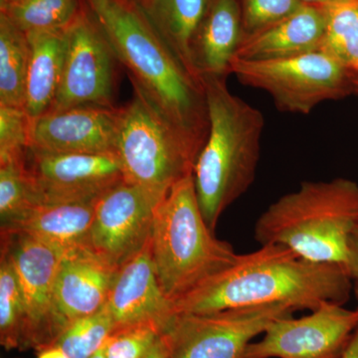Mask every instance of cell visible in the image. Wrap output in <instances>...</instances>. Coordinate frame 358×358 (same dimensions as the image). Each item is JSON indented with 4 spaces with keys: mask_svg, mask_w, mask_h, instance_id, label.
Wrapping results in <instances>:
<instances>
[{
    "mask_svg": "<svg viewBox=\"0 0 358 358\" xmlns=\"http://www.w3.org/2000/svg\"><path fill=\"white\" fill-rule=\"evenodd\" d=\"M301 1L303 2V4H307V6L324 8V7L331 6V4L334 3V2L338 1V0H301Z\"/></svg>",
    "mask_w": 358,
    "mask_h": 358,
    "instance_id": "obj_35",
    "label": "cell"
},
{
    "mask_svg": "<svg viewBox=\"0 0 358 358\" xmlns=\"http://www.w3.org/2000/svg\"><path fill=\"white\" fill-rule=\"evenodd\" d=\"M98 199L40 204L1 231L22 233L62 253L76 247L88 246Z\"/></svg>",
    "mask_w": 358,
    "mask_h": 358,
    "instance_id": "obj_18",
    "label": "cell"
},
{
    "mask_svg": "<svg viewBox=\"0 0 358 358\" xmlns=\"http://www.w3.org/2000/svg\"><path fill=\"white\" fill-rule=\"evenodd\" d=\"M350 273L334 264L306 260L281 245L238 256L234 264L174 301L176 313L285 305L313 310L350 298Z\"/></svg>",
    "mask_w": 358,
    "mask_h": 358,
    "instance_id": "obj_1",
    "label": "cell"
},
{
    "mask_svg": "<svg viewBox=\"0 0 358 358\" xmlns=\"http://www.w3.org/2000/svg\"><path fill=\"white\" fill-rule=\"evenodd\" d=\"M143 358H171L169 348H167L166 341H164L162 336H160L157 343H155L154 346L150 348V352Z\"/></svg>",
    "mask_w": 358,
    "mask_h": 358,
    "instance_id": "obj_31",
    "label": "cell"
},
{
    "mask_svg": "<svg viewBox=\"0 0 358 358\" xmlns=\"http://www.w3.org/2000/svg\"><path fill=\"white\" fill-rule=\"evenodd\" d=\"M341 358H358V326Z\"/></svg>",
    "mask_w": 358,
    "mask_h": 358,
    "instance_id": "obj_33",
    "label": "cell"
},
{
    "mask_svg": "<svg viewBox=\"0 0 358 358\" xmlns=\"http://www.w3.org/2000/svg\"><path fill=\"white\" fill-rule=\"evenodd\" d=\"M17 273L25 307L23 348L37 352L53 345L65 326L54 301V284L62 252L22 234L2 232Z\"/></svg>",
    "mask_w": 358,
    "mask_h": 358,
    "instance_id": "obj_10",
    "label": "cell"
},
{
    "mask_svg": "<svg viewBox=\"0 0 358 358\" xmlns=\"http://www.w3.org/2000/svg\"><path fill=\"white\" fill-rule=\"evenodd\" d=\"M230 74L266 92L278 109L292 114L308 115L322 103L355 92L352 73L322 51L275 60L234 58Z\"/></svg>",
    "mask_w": 358,
    "mask_h": 358,
    "instance_id": "obj_7",
    "label": "cell"
},
{
    "mask_svg": "<svg viewBox=\"0 0 358 358\" xmlns=\"http://www.w3.org/2000/svg\"><path fill=\"white\" fill-rule=\"evenodd\" d=\"M164 196L126 180L113 186L96 201L88 247L119 268L148 243Z\"/></svg>",
    "mask_w": 358,
    "mask_h": 358,
    "instance_id": "obj_11",
    "label": "cell"
},
{
    "mask_svg": "<svg viewBox=\"0 0 358 358\" xmlns=\"http://www.w3.org/2000/svg\"><path fill=\"white\" fill-rule=\"evenodd\" d=\"M37 358H68L67 355L57 345L47 346L39 350Z\"/></svg>",
    "mask_w": 358,
    "mask_h": 358,
    "instance_id": "obj_34",
    "label": "cell"
},
{
    "mask_svg": "<svg viewBox=\"0 0 358 358\" xmlns=\"http://www.w3.org/2000/svg\"><path fill=\"white\" fill-rule=\"evenodd\" d=\"M326 28L324 8L303 4L274 24L243 34L234 58L263 61L320 51Z\"/></svg>",
    "mask_w": 358,
    "mask_h": 358,
    "instance_id": "obj_17",
    "label": "cell"
},
{
    "mask_svg": "<svg viewBox=\"0 0 358 358\" xmlns=\"http://www.w3.org/2000/svg\"><path fill=\"white\" fill-rule=\"evenodd\" d=\"M26 160L27 157L0 162L1 229L17 222L40 205Z\"/></svg>",
    "mask_w": 358,
    "mask_h": 358,
    "instance_id": "obj_26",
    "label": "cell"
},
{
    "mask_svg": "<svg viewBox=\"0 0 358 358\" xmlns=\"http://www.w3.org/2000/svg\"><path fill=\"white\" fill-rule=\"evenodd\" d=\"M29 60L27 35L0 13V106L24 108Z\"/></svg>",
    "mask_w": 358,
    "mask_h": 358,
    "instance_id": "obj_22",
    "label": "cell"
},
{
    "mask_svg": "<svg viewBox=\"0 0 358 358\" xmlns=\"http://www.w3.org/2000/svg\"><path fill=\"white\" fill-rule=\"evenodd\" d=\"M326 28L320 50L355 75L358 71V0H338L324 7Z\"/></svg>",
    "mask_w": 358,
    "mask_h": 358,
    "instance_id": "obj_24",
    "label": "cell"
},
{
    "mask_svg": "<svg viewBox=\"0 0 358 358\" xmlns=\"http://www.w3.org/2000/svg\"><path fill=\"white\" fill-rule=\"evenodd\" d=\"M243 34H252L284 20L303 6L301 0H239Z\"/></svg>",
    "mask_w": 358,
    "mask_h": 358,
    "instance_id": "obj_30",
    "label": "cell"
},
{
    "mask_svg": "<svg viewBox=\"0 0 358 358\" xmlns=\"http://www.w3.org/2000/svg\"><path fill=\"white\" fill-rule=\"evenodd\" d=\"M150 241L160 286L173 303L230 267L239 256L229 243L215 237L205 221L192 173L160 201Z\"/></svg>",
    "mask_w": 358,
    "mask_h": 358,
    "instance_id": "obj_5",
    "label": "cell"
},
{
    "mask_svg": "<svg viewBox=\"0 0 358 358\" xmlns=\"http://www.w3.org/2000/svg\"><path fill=\"white\" fill-rule=\"evenodd\" d=\"M209 133L192 176L200 209L212 230L223 212L253 185L265 119L234 95L226 78L204 77Z\"/></svg>",
    "mask_w": 358,
    "mask_h": 358,
    "instance_id": "obj_3",
    "label": "cell"
},
{
    "mask_svg": "<svg viewBox=\"0 0 358 358\" xmlns=\"http://www.w3.org/2000/svg\"><path fill=\"white\" fill-rule=\"evenodd\" d=\"M353 81H355V92L358 93V71L357 72V74L355 75V79H353Z\"/></svg>",
    "mask_w": 358,
    "mask_h": 358,
    "instance_id": "obj_37",
    "label": "cell"
},
{
    "mask_svg": "<svg viewBox=\"0 0 358 358\" xmlns=\"http://www.w3.org/2000/svg\"><path fill=\"white\" fill-rule=\"evenodd\" d=\"M115 60L109 42L85 7L67 29L62 79L50 110L82 106L114 107Z\"/></svg>",
    "mask_w": 358,
    "mask_h": 358,
    "instance_id": "obj_12",
    "label": "cell"
},
{
    "mask_svg": "<svg viewBox=\"0 0 358 358\" xmlns=\"http://www.w3.org/2000/svg\"><path fill=\"white\" fill-rule=\"evenodd\" d=\"M255 237L261 245H281L306 260L350 273L358 240L357 183L345 178L301 183L263 212Z\"/></svg>",
    "mask_w": 358,
    "mask_h": 358,
    "instance_id": "obj_4",
    "label": "cell"
},
{
    "mask_svg": "<svg viewBox=\"0 0 358 358\" xmlns=\"http://www.w3.org/2000/svg\"><path fill=\"white\" fill-rule=\"evenodd\" d=\"M122 108L82 106L49 110L32 122L31 150L51 154L117 155Z\"/></svg>",
    "mask_w": 358,
    "mask_h": 358,
    "instance_id": "obj_14",
    "label": "cell"
},
{
    "mask_svg": "<svg viewBox=\"0 0 358 358\" xmlns=\"http://www.w3.org/2000/svg\"><path fill=\"white\" fill-rule=\"evenodd\" d=\"M350 277L352 280V287L355 288V294L358 300V240L355 244V252H353V258L352 266L350 270Z\"/></svg>",
    "mask_w": 358,
    "mask_h": 358,
    "instance_id": "obj_32",
    "label": "cell"
},
{
    "mask_svg": "<svg viewBox=\"0 0 358 358\" xmlns=\"http://www.w3.org/2000/svg\"><path fill=\"white\" fill-rule=\"evenodd\" d=\"M115 324L107 307L71 322L59 336L57 345L68 358H91L102 350Z\"/></svg>",
    "mask_w": 358,
    "mask_h": 358,
    "instance_id": "obj_27",
    "label": "cell"
},
{
    "mask_svg": "<svg viewBox=\"0 0 358 358\" xmlns=\"http://www.w3.org/2000/svg\"><path fill=\"white\" fill-rule=\"evenodd\" d=\"M20 1L22 0H0V9L6 8V7L13 6Z\"/></svg>",
    "mask_w": 358,
    "mask_h": 358,
    "instance_id": "obj_36",
    "label": "cell"
},
{
    "mask_svg": "<svg viewBox=\"0 0 358 358\" xmlns=\"http://www.w3.org/2000/svg\"><path fill=\"white\" fill-rule=\"evenodd\" d=\"M243 36L239 0H210L195 39L193 56L200 77L226 78Z\"/></svg>",
    "mask_w": 358,
    "mask_h": 358,
    "instance_id": "obj_19",
    "label": "cell"
},
{
    "mask_svg": "<svg viewBox=\"0 0 358 358\" xmlns=\"http://www.w3.org/2000/svg\"><path fill=\"white\" fill-rule=\"evenodd\" d=\"M25 307L17 273L8 247L0 256V343L6 350L23 348Z\"/></svg>",
    "mask_w": 358,
    "mask_h": 358,
    "instance_id": "obj_25",
    "label": "cell"
},
{
    "mask_svg": "<svg viewBox=\"0 0 358 358\" xmlns=\"http://www.w3.org/2000/svg\"><path fill=\"white\" fill-rule=\"evenodd\" d=\"M91 358H106V357L103 355L102 350H101L100 352H96V355H94Z\"/></svg>",
    "mask_w": 358,
    "mask_h": 358,
    "instance_id": "obj_38",
    "label": "cell"
},
{
    "mask_svg": "<svg viewBox=\"0 0 358 358\" xmlns=\"http://www.w3.org/2000/svg\"><path fill=\"white\" fill-rule=\"evenodd\" d=\"M106 307L115 329L152 324L164 333L176 317V306L164 293L155 272L150 240L117 268Z\"/></svg>",
    "mask_w": 358,
    "mask_h": 358,
    "instance_id": "obj_15",
    "label": "cell"
},
{
    "mask_svg": "<svg viewBox=\"0 0 358 358\" xmlns=\"http://www.w3.org/2000/svg\"><path fill=\"white\" fill-rule=\"evenodd\" d=\"M117 270L88 246L62 254L54 284V301L65 329L74 320L105 307Z\"/></svg>",
    "mask_w": 358,
    "mask_h": 358,
    "instance_id": "obj_16",
    "label": "cell"
},
{
    "mask_svg": "<svg viewBox=\"0 0 358 358\" xmlns=\"http://www.w3.org/2000/svg\"><path fill=\"white\" fill-rule=\"evenodd\" d=\"M26 164L40 204L98 199L124 180L117 155L51 154L30 148Z\"/></svg>",
    "mask_w": 358,
    "mask_h": 358,
    "instance_id": "obj_13",
    "label": "cell"
},
{
    "mask_svg": "<svg viewBox=\"0 0 358 358\" xmlns=\"http://www.w3.org/2000/svg\"><path fill=\"white\" fill-rule=\"evenodd\" d=\"M133 1L136 2V3H138V6H141V4H143V2L145 1V0H133Z\"/></svg>",
    "mask_w": 358,
    "mask_h": 358,
    "instance_id": "obj_39",
    "label": "cell"
},
{
    "mask_svg": "<svg viewBox=\"0 0 358 358\" xmlns=\"http://www.w3.org/2000/svg\"><path fill=\"white\" fill-rule=\"evenodd\" d=\"M357 326L358 308L326 301L305 317L275 320L244 358H341Z\"/></svg>",
    "mask_w": 358,
    "mask_h": 358,
    "instance_id": "obj_9",
    "label": "cell"
},
{
    "mask_svg": "<svg viewBox=\"0 0 358 358\" xmlns=\"http://www.w3.org/2000/svg\"><path fill=\"white\" fill-rule=\"evenodd\" d=\"M199 152L134 85L133 99L122 107L117 138L124 180L166 195L192 173Z\"/></svg>",
    "mask_w": 358,
    "mask_h": 358,
    "instance_id": "obj_6",
    "label": "cell"
},
{
    "mask_svg": "<svg viewBox=\"0 0 358 358\" xmlns=\"http://www.w3.org/2000/svg\"><path fill=\"white\" fill-rule=\"evenodd\" d=\"M30 60L24 109L33 121L51 110L55 102L67 49V30L28 33Z\"/></svg>",
    "mask_w": 358,
    "mask_h": 358,
    "instance_id": "obj_20",
    "label": "cell"
},
{
    "mask_svg": "<svg viewBox=\"0 0 358 358\" xmlns=\"http://www.w3.org/2000/svg\"><path fill=\"white\" fill-rule=\"evenodd\" d=\"M83 2L131 83L201 152L209 133L203 85L188 74L136 2Z\"/></svg>",
    "mask_w": 358,
    "mask_h": 358,
    "instance_id": "obj_2",
    "label": "cell"
},
{
    "mask_svg": "<svg viewBox=\"0 0 358 358\" xmlns=\"http://www.w3.org/2000/svg\"><path fill=\"white\" fill-rule=\"evenodd\" d=\"M162 334V329L152 324L115 327L102 352L106 358H143Z\"/></svg>",
    "mask_w": 358,
    "mask_h": 358,
    "instance_id": "obj_29",
    "label": "cell"
},
{
    "mask_svg": "<svg viewBox=\"0 0 358 358\" xmlns=\"http://www.w3.org/2000/svg\"><path fill=\"white\" fill-rule=\"evenodd\" d=\"M83 0H22L1 14L25 34L64 31L83 13Z\"/></svg>",
    "mask_w": 358,
    "mask_h": 358,
    "instance_id": "obj_23",
    "label": "cell"
},
{
    "mask_svg": "<svg viewBox=\"0 0 358 358\" xmlns=\"http://www.w3.org/2000/svg\"><path fill=\"white\" fill-rule=\"evenodd\" d=\"M31 128L32 120L24 108L0 106V162L27 157Z\"/></svg>",
    "mask_w": 358,
    "mask_h": 358,
    "instance_id": "obj_28",
    "label": "cell"
},
{
    "mask_svg": "<svg viewBox=\"0 0 358 358\" xmlns=\"http://www.w3.org/2000/svg\"><path fill=\"white\" fill-rule=\"evenodd\" d=\"M209 4L210 0H145L140 6L188 74L202 85L193 49Z\"/></svg>",
    "mask_w": 358,
    "mask_h": 358,
    "instance_id": "obj_21",
    "label": "cell"
},
{
    "mask_svg": "<svg viewBox=\"0 0 358 358\" xmlns=\"http://www.w3.org/2000/svg\"><path fill=\"white\" fill-rule=\"evenodd\" d=\"M285 305L178 313L162 336L171 358H244L256 336L273 322L293 315Z\"/></svg>",
    "mask_w": 358,
    "mask_h": 358,
    "instance_id": "obj_8",
    "label": "cell"
}]
</instances>
